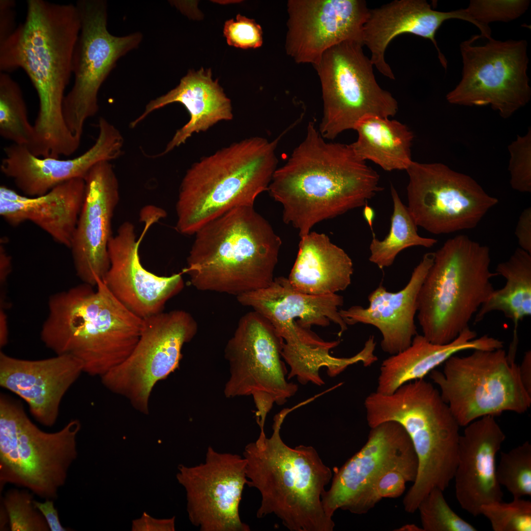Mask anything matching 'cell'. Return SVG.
<instances>
[{
	"label": "cell",
	"instance_id": "6da1fadb",
	"mask_svg": "<svg viewBox=\"0 0 531 531\" xmlns=\"http://www.w3.org/2000/svg\"><path fill=\"white\" fill-rule=\"evenodd\" d=\"M80 27L76 5L28 0L25 21L0 43V71L23 69L37 93L31 145L41 151H60L76 141L63 106Z\"/></svg>",
	"mask_w": 531,
	"mask_h": 531
},
{
	"label": "cell",
	"instance_id": "7a4b0ae2",
	"mask_svg": "<svg viewBox=\"0 0 531 531\" xmlns=\"http://www.w3.org/2000/svg\"><path fill=\"white\" fill-rule=\"evenodd\" d=\"M383 190L380 176L351 144L327 142L313 121L267 191L282 206L283 221L299 237L317 223L365 206Z\"/></svg>",
	"mask_w": 531,
	"mask_h": 531
},
{
	"label": "cell",
	"instance_id": "3957f363",
	"mask_svg": "<svg viewBox=\"0 0 531 531\" xmlns=\"http://www.w3.org/2000/svg\"><path fill=\"white\" fill-rule=\"evenodd\" d=\"M300 406L283 409L274 417L272 435L261 431L245 446L247 485L261 494L258 518L274 514L291 531H332L335 523L322 502L331 470L313 446L292 448L281 438L285 417Z\"/></svg>",
	"mask_w": 531,
	"mask_h": 531
},
{
	"label": "cell",
	"instance_id": "277c9868",
	"mask_svg": "<svg viewBox=\"0 0 531 531\" xmlns=\"http://www.w3.org/2000/svg\"><path fill=\"white\" fill-rule=\"evenodd\" d=\"M50 296L40 331L45 346L56 355L70 354L84 372L101 377L124 361L140 337L143 319L129 311L99 279Z\"/></svg>",
	"mask_w": 531,
	"mask_h": 531
},
{
	"label": "cell",
	"instance_id": "5b68a950",
	"mask_svg": "<svg viewBox=\"0 0 531 531\" xmlns=\"http://www.w3.org/2000/svg\"><path fill=\"white\" fill-rule=\"evenodd\" d=\"M194 235L183 272L196 289L237 296L273 281L282 241L253 206L233 208Z\"/></svg>",
	"mask_w": 531,
	"mask_h": 531
},
{
	"label": "cell",
	"instance_id": "8992f818",
	"mask_svg": "<svg viewBox=\"0 0 531 531\" xmlns=\"http://www.w3.org/2000/svg\"><path fill=\"white\" fill-rule=\"evenodd\" d=\"M288 128L272 141L252 137L230 144L193 164L180 185L176 229L194 235L236 207L253 206L267 191L276 170V150Z\"/></svg>",
	"mask_w": 531,
	"mask_h": 531
},
{
	"label": "cell",
	"instance_id": "52a82bcc",
	"mask_svg": "<svg viewBox=\"0 0 531 531\" xmlns=\"http://www.w3.org/2000/svg\"><path fill=\"white\" fill-rule=\"evenodd\" d=\"M370 428L393 421L405 429L418 460L416 478L403 500L413 513L433 489L444 491L453 479L460 426L440 392L424 379L406 383L391 394L376 391L365 399Z\"/></svg>",
	"mask_w": 531,
	"mask_h": 531
},
{
	"label": "cell",
	"instance_id": "ba28073f",
	"mask_svg": "<svg viewBox=\"0 0 531 531\" xmlns=\"http://www.w3.org/2000/svg\"><path fill=\"white\" fill-rule=\"evenodd\" d=\"M489 248L464 235L447 240L434 252L420 287L417 317L422 335L445 344L465 329L495 290Z\"/></svg>",
	"mask_w": 531,
	"mask_h": 531
},
{
	"label": "cell",
	"instance_id": "9c48e42d",
	"mask_svg": "<svg viewBox=\"0 0 531 531\" xmlns=\"http://www.w3.org/2000/svg\"><path fill=\"white\" fill-rule=\"evenodd\" d=\"M80 421L55 432L42 431L21 403L0 396V491L10 483L45 500H56L77 459Z\"/></svg>",
	"mask_w": 531,
	"mask_h": 531
},
{
	"label": "cell",
	"instance_id": "30bf717a",
	"mask_svg": "<svg viewBox=\"0 0 531 531\" xmlns=\"http://www.w3.org/2000/svg\"><path fill=\"white\" fill-rule=\"evenodd\" d=\"M473 351L466 356L450 357L442 372L429 373L459 426L506 411L526 412L531 395L522 383L515 358L502 348Z\"/></svg>",
	"mask_w": 531,
	"mask_h": 531
},
{
	"label": "cell",
	"instance_id": "8fae6325",
	"mask_svg": "<svg viewBox=\"0 0 531 531\" xmlns=\"http://www.w3.org/2000/svg\"><path fill=\"white\" fill-rule=\"evenodd\" d=\"M363 46L357 41L342 42L326 50L314 66L323 101L318 130L325 140L354 130L367 117L389 118L397 112V101L378 84Z\"/></svg>",
	"mask_w": 531,
	"mask_h": 531
},
{
	"label": "cell",
	"instance_id": "7c38bea8",
	"mask_svg": "<svg viewBox=\"0 0 531 531\" xmlns=\"http://www.w3.org/2000/svg\"><path fill=\"white\" fill-rule=\"evenodd\" d=\"M284 342L270 322L253 310L240 318L225 349L230 376L224 394L228 398L252 395L260 428L273 404H285L298 390L297 384L286 380L287 370L281 359Z\"/></svg>",
	"mask_w": 531,
	"mask_h": 531
},
{
	"label": "cell",
	"instance_id": "4fadbf2b",
	"mask_svg": "<svg viewBox=\"0 0 531 531\" xmlns=\"http://www.w3.org/2000/svg\"><path fill=\"white\" fill-rule=\"evenodd\" d=\"M478 37L474 35L461 43L462 78L447 93L446 100L462 106L490 105L501 117L508 118L531 96L527 43L491 37L485 44L477 45L474 42Z\"/></svg>",
	"mask_w": 531,
	"mask_h": 531
},
{
	"label": "cell",
	"instance_id": "5bb4252c",
	"mask_svg": "<svg viewBox=\"0 0 531 531\" xmlns=\"http://www.w3.org/2000/svg\"><path fill=\"white\" fill-rule=\"evenodd\" d=\"M406 171L407 207L417 226L430 233L473 229L498 203L471 177L444 164L413 161Z\"/></svg>",
	"mask_w": 531,
	"mask_h": 531
},
{
	"label": "cell",
	"instance_id": "9a60e30c",
	"mask_svg": "<svg viewBox=\"0 0 531 531\" xmlns=\"http://www.w3.org/2000/svg\"><path fill=\"white\" fill-rule=\"evenodd\" d=\"M75 5L81 27L72 59L74 84L65 96L63 110L70 131L81 140L86 121L98 110L101 86L117 60L139 46L142 35L120 37L110 33L104 0H80Z\"/></svg>",
	"mask_w": 531,
	"mask_h": 531
},
{
	"label": "cell",
	"instance_id": "2e32d148",
	"mask_svg": "<svg viewBox=\"0 0 531 531\" xmlns=\"http://www.w3.org/2000/svg\"><path fill=\"white\" fill-rule=\"evenodd\" d=\"M198 331V324L187 311L161 312L143 319L139 339L128 357L100 378L113 392L127 398L144 414L154 385L176 370L183 345Z\"/></svg>",
	"mask_w": 531,
	"mask_h": 531
},
{
	"label": "cell",
	"instance_id": "e0dca14e",
	"mask_svg": "<svg viewBox=\"0 0 531 531\" xmlns=\"http://www.w3.org/2000/svg\"><path fill=\"white\" fill-rule=\"evenodd\" d=\"M177 478L186 492L189 519L202 531H249L240 519V502L247 484L246 461L236 454L207 448L204 463L180 465Z\"/></svg>",
	"mask_w": 531,
	"mask_h": 531
},
{
	"label": "cell",
	"instance_id": "ac0fdd59",
	"mask_svg": "<svg viewBox=\"0 0 531 531\" xmlns=\"http://www.w3.org/2000/svg\"><path fill=\"white\" fill-rule=\"evenodd\" d=\"M285 48L298 63L314 66L324 53L347 40L362 42L369 9L362 0H289Z\"/></svg>",
	"mask_w": 531,
	"mask_h": 531
},
{
	"label": "cell",
	"instance_id": "d6986e66",
	"mask_svg": "<svg viewBox=\"0 0 531 531\" xmlns=\"http://www.w3.org/2000/svg\"><path fill=\"white\" fill-rule=\"evenodd\" d=\"M84 202L70 249L83 283L95 287L110 266L108 245L112 221L119 201L118 182L110 161L93 166L84 177Z\"/></svg>",
	"mask_w": 531,
	"mask_h": 531
},
{
	"label": "cell",
	"instance_id": "ffe728a7",
	"mask_svg": "<svg viewBox=\"0 0 531 531\" xmlns=\"http://www.w3.org/2000/svg\"><path fill=\"white\" fill-rule=\"evenodd\" d=\"M153 223L148 220L139 240L132 223L120 225L109 243L110 266L103 279L114 296L142 319L163 312L166 302L184 287L181 273L160 276L146 269L141 263L140 242Z\"/></svg>",
	"mask_w": 531,
	"mask_h": 531
},
{
	"label": "cell",
	"instance_id": "44dd1931",
	"mask_svg": "<svg viewBox=\"0 0 531 531\" xmlns=\"http://www.w3.org/2000/svg\"><path fill=\"white\" fill-rule=\"evenodd\" d=\"M99 133L87 151L72 159L60 160L33 155L26 146L12 144L4 148L1 172L10 178L25 196L45 194L56 186L76 178H84L97 163L120 156L123 139L119 131L103 118L99 119Z\"/></svg>",
	"mask_w": 531,
	"mask_h": 531
},
{
	"label": "cell",
	"instance_id": "7402d4cb",
	"mask_svg": "<svg viewBox=\"0 0 531 531\" xmlns=\"http://www.w3.org/2000/svg\"><path fill=\"white\" fill-rule=\"evenodd\" d=\"M83 372V362L70 354L27 360L0 352V386L23 399L35 419L47 427L55 424L63 396Z\"/></svg>",
	"mask_w": 531,
	"mask_h": 531
},
{
	"label": "cell",
	"instance_id": "603a6c76",
	"mask_svg": "<svg viewBox=\"0 0 531 531\" xmlns=\"http://www.w3.org/2000/svg\"><path fill=\"white\" fill-rule=\"evenodd\" d=\"M505 435L494 416H485L465 426L460 435L453 479L462 508L473 516L481 505L502 501L496 476V457Z\"/></svg>",
	"mask_w": 531,
	"mask_h": 531
},
{
	"label": "cell",
	"instance_id": "cb8c5ba5",
	"mask_svg": "<svg viewBox=\"0 0 531 531\" xmlns=\"http://www.w3.org/2000/svg\"><path fill=\"white\" fill-rule=\"evenodd\" d=\"M236 299L267 319L283 340L296 334L295 325L310 330L313 325L326 327L332 322L340 327L339 336L348 328L339 313L344 303L342 296L305 294L294 288L285 277L274 278L268 286Z\"/></svg>",
	"mask_w": 531,
	"mask_h": 531
},
{
	"label": "cell",
	"instance_id": "d4e9b609",
	"mask_svg": "<svg viewBox=\"0 0 531 531\" xmlns=\"http://www.w3.org/2000/svg\"><path fill=\"white\" fill-rule=\"evenodd\" d=\"M433 260L434 252L424 254L401 290L391 292L381 284L369 295L366 308L355 305L340 310L345 323L347 325L361 323L377 328L382 336L381 348L390 355L407 349L417 334L414 318L418 295Z\"/></svg>",
	"mask_w": 531,
	"mask_h": 531
},
{
	"label": "cell",
	"instance_id": "484cf974",
	"mask_svg": "<svg viewBox=\"0 0 531 531\" xmlns=\"http://www.w3.org/2000/svg\"><path fill=\"white\" fill-rule=\"evenodd\" d=\"M451 19L466 21L477 26L465 8L442 12L433 10L424 0H394L379 8L369 9L363 29L362 42L371 53L370 60L373 65L391 79H395V77L384 59L385 51L393 38L403 33L413 34L431 40L438 52L440 61L446 69L447 60L438 47L435 35L442 24Z\"/></svg>",
	"mask_w": 531,
	"mask_h": 531
},
{
	"label": "cell",
	"instance_id": "4316f807",
	"mask_svg": "<svg viewBox=\"0 0 531 531\" xmlns=\"http://www.w3.org/2000/svg\"><path fill=\"white\" fill-rule=\"evenodd\" d=\"M415 451L404 428L389 421L371 428L361 449L335 470L330 488L322 497L324 509L332 517L346 506L361 490L383 471Z\"/></svg>",
	"mask_w": 531,
	"mask_h": 531
},
{
	"label": "cell",
	"instance_id": "83f0119b",
	"mask_svg": "<svg viewBox=\"0 0 531 531\" xmlns=\"http://www.w3.org/2000/svg\"><path fill=\"white\" fill-rule=\"evenodd\" d=\"M84 178L63 182L44 195L28 197L4 185L0 187V215L10 225L30 221L56 242L70 249L83 206Z\"/></svg>",
	"mask_w": 531,
	"mask_h": 531
},
{
	"label": "cell",
	"instance_id": "f1b7e54d",
	"mask_svg": "<svg viewBox=\"0 0 531 531\" xmlns=\"http://www.w3.org/2000/svg\"><path fill=\"white\" fill-rule=\"evenodd\" d=\"M175 102L185 107L190 119L176 131L161 155L184 144L194 133L205 132L218 122L233 118L230 99L218 81L212 79L211 70L202 68L197 71L190 70L175 88L151 100L130 123L131 127L136 126L154 111Z\"/></svg>",
	"mask_w": 531,
	"mask_h": 531
},
{
	"label": "cell",
	"instance_id": "f546056e",
	"mask_svg": "<svg viewBox=\"0 0 531 531\" xmlns=\"http://www.w3.org/2000/svg\"><path fill=\"white\" fill-rule=\"evenodd\" d=\"M503 346L502 341L487 334L477 338L476 332L470 327L445 344L432 343L422 334H417L409 347L382 362L376 391L391 394L406 383L423 379L459 352L470 350H494Z\"/></svg>",
	"mask_w": 531,
	"mask_h": 531
},
{
	"label": "cell",
	"instance_id": "4dcf8cb0",
	"mask_svg": "<svg viewBox=\"0 0 531 531\" xmlns=\"http://www.w3.org/2000/svg\"><path fill=\"white\" fill-rule=\"evenodd\" d=\"M297 257L288 278L291 285L312 295L337 294L351 284L353 263L341 248L323 233L300 237Z\"/></svg>",
	"mask_w": 531,
	"mask_h": 531
},
{
	"label": "cell",
	"instance_id": "1f68e13d",
	"mask_svg": "<svg viewBox=\"0 0 531 531\" xmlns=\"http://www.w3.org/2000/svg\"><path fill=\"white\" fill-rule=\"evenodd\" d=\"M354 130L357 138L351 145L363 160L371 161L388 172L406 171L413 162L414 135L400 121L370 116L361 120Z\"/></svg>",
	"mask_w": 531,
	"mask_h": 531
},
{
	"label": "cell",
	"instance_id": "d6a6232c",
	"mask_svg": "<svg viewBox=\"0 0 531 531\" xmlns=\"http://www.w3.org/2000/svg\"><path fill=\"white\" fill-rule=\"evenodd\" d=\"M506 280L501 289L494 290L475 315L474 323L486 315L500 311L514 324L513 339L517 340L519 322L531 314V254L517 248L506 261L496 269Z\"/></svg>",
	"mask_w": 531,
	"mask_h": 531
},
{
	"label": "cell",
	"instance_id": "836d02e7",
	"mask_svg": "<svg viewBox=\"0 0 531 531\" xmlns=\"http://www.w3.org/2000/svg\"><path fill=\"white\" fill-rule=\"evenodd\" d=\"M332 347H314L305 345L291 346L284 342L281 353L282 357L290 367L288 379L296 377L302 384L312 383L321 386L324 382L320 375V369L327 368V374L335 377L351 365L361 362L364 367L373 364L376 356L373 350L368 346L350 357H336L331 356L329 350Z\"/></svg>",
	"mask_w": 531,
	"mask_h": 531
},
{
	"label": "cell",
	"instance_id": "e575fe53",
	"mask_svg": "<svg viewBox=\"0 0 531 531\" xmlns=\"http://www.w3.org/2000/svg\"><path fill=\"white\" fill-rule=\"evenodd\" d=\"M390 191L393 207L389 232L382 240L374 236L369 247V261L381 269L391 266L399 253L407 248L415 246L430 248L437 242L436 239L418 234L417 226L407 206L392 185Z\"/></svg>",
	"mask_w": 531,
	"mask_h": 531
},
{
	"label": "cell",
	"instance_id": "d590c367",
	"mask_svg": "<svg viewBox=\"0 0 531 531\" xmlns=\"http://www.w3.org/2000/svg\"><path fill=\"white\" fill-rule=\"evenodd\" d=\"M418 460L415 451L373 477L346 506L352 513H367L383 498H396L405 490L408 482H414Z\"/></svg>",
	"mask_w": 531,
	"mask_h": 531
},
{
	"label": "cell",
	"instance_id": "8d00e7d4",
	"mask_svg": "<svg viewBox=\"0 0 531 531\" xmlns=\"http://www.w3.org/2000/svg\"><path fill=\"white\" fill-rule=\"evenodd\" d=\"M33 134L22 90L8 74L0 73V135L12 144L27 147Z\"/></svg>",
	"mask_w": 531,
	"mask_h": 531
},
{
	"label": "cell",
	"instance_id": "74e56055",
	"mask_svg": "<svg viewBox=\"0 0 531 531\" xmlns=\"http://www.w3.org/2000/svg\"><path fill=\"white\" fill-rule=\"evenodd\" d=\"M496 476L500 485L506 488L513 498L531 496V444L529 442L501 453Z\"/></svg>",
	"mask_w": 531,
	"mask_h": 531
},
{
	"label": "cell",
	"instance_id": "f35d334b",
	"mask_svg": "<svg viewBox=\"0 0 531 531\" xmlns=\"http://www.w3.org/2000/svg\"><path fill=\"white\" fill-rule=\"evenodd\" d=\"M419 511L423 531H475L472 525L462 519L449 506L443 491L432 490L421 501Z\"/></svg>",
	"mask_w": 531,
	"mask_h": 531
},
{
	"label": "cell",
	"instance_id": "ab89813d",
	"mask_svg": "<svg viewBox=\"0 0 531 531\" xmlns=\"http://www.w3.org/2000/svg\"><path fill=\"white\" fill-rule=\"evenodd\" d=\"M33 495L27 489L12 488L1 498L11 531H50L44 517L34 505Z\"/></svg>",
	"mask_w": 531,
	"mask_h": 531
},
{
	"label": "cell",
	"instance_id": "60d3db41",
	"mask_svg": "<svg viewBox=\"0 0 531 531\" xmlns=\"http://www.w3.org/2000/svg\"><path fill=\"white\" fill-rule=\"evenodd\" d=\"M529 0H472L465 8L479 27L480 38H491L488 25L495 22H510L528 10Z\"/></svg>",
	"mask_w": 531,
	"mask_h": 531
},
{
	"label": "cell",
	"instance_id": "b9f144b4",
	"mask_svg": "<svg viewBox=\"0 0 531 531\" xmlns=\"http://www.w3.org/2000/svg\"><path fill=\"white\" fill-rule=\"evenodd\" d=\"M480 514L489 521L494 531H531V502L521 498L482 505Z\"/></svg>",
	"mask_w": 531,
	"mask_h": 531
},
{
	"label": "cell",
	"instance_id": "7bdbcfd3",
	"mask_svg": "<svg viewBox=\"0 0 531 531\" xmlns=\"http://www.w3.org/2000/svg\"><path fill=\"white\" fill-rule=\"evenodd\" d=\"M510 153L508 170L512 188L522 193L531 192V131L518 136L508 147Z\"/></svg>",
	"mask_w": 531,
	"mask_h": 531
},
{
	"label": "cell",
	"instance_id": "ee69618b",
	"mask_svg": "<svg viewBox=\"0 0 531 531\" xmlns=\"http://www.w3.org/2000/svg\"><path fill=\"white\" fill-rule=\"evenodd\" d=\"M224 35L230 46L244 49L257 48L263 43V31L256 21L240 14L236 20L227 21L224 26Z\"/></svg>",
	"mask_w": 531,
	"mask_h": 531
},
{
	"label": "cell",
	"instance_id": "f6af8a7d",
	"mask_svg": "<svg viewBox=\"0 0 531 531\" xmlns=\"http://www.w3.org/2000/svg\"><path fill=\"white\" fill-rule=\"evenodd\" d=\"M175 517L157 519L144 512L141 517L132 521L133 531H174Z\"/></svg>",
	"mask_w": 531,
	"mask_h": 531
},
{
	"label": "cell",
	"instance_id": "bcb514c9",
	"mask_svg": "<svg viewBox=\"0 0 531 531\" xmlns=\"http://www.w3.org/2000/svg\"><path fill=\"white\" fill-rule=\"evenodd\" d=\"M14 7L13 0L0 1V43L6 39L16 29Z\"/></svg>",
	"mask_w": 531,
	"mask_h": 531
},
{
	"label": "cell",
	"instance_id": "7dc6e473",
	"mask_svg": "<svg viewBox=\"0 0 531 531\" xmlns=\"http://www.w3.org/2000/svg\"><path fill=\"white\" fill-rule=\"evenodd\" d=\"M520 248L531 254V208L522 212L515 232Z\"/></svg>",
	"mask_w": 531,
	"mask_h": 531
},
{
	"label": "cell",
	"instance_id": "c3c4849f",
	"mask_svg": "<svg viewBox=\"0 0 531 531\" xmlns=\"http://www.w3.org/2000/svg\"><path fill=\"white\" fill-rule=\"evenodd\" d=\"M44 502H39L33 500V504L36 508L41 513L45 519L51 531H72L68 528L63 527L60 522L57 509L55 508L54 501L45 500Z\"/></svg>",
	"mask_w": 531,
	"mask_h": 531
},
{
	"label": "cell",
	"instance_id": "681fc988",
	"mask_svg": "<svg viewBox=\"0 0 531 531\" xmlns=\"http://www.w3.org/2000/svg\"><path fill=\"white\" fill-rule=\"evenodd\" d=\"M519 372L522 383L526 390L531 395V351L525 353L522 362L519 365Z\"/></svg>",
	"mask_w": 531,
	"mask_h": 531
},
{
	"label": "cell",
	"instance_id": "f907efd6",
	"mask_svg": "<svg viewBox=\"0 0 531 531\" xmlns=\"http://www.w3.org/2000/svg\"><path fill=\"white\" fill-rule=\"evenodd\" d=\"M11 259L6 251L3 243L0 245V282L3 286L6 284L7 277L11 271Z\"/></svg>",
	"mask_w": 531,
	"mask_h": 531
},
{
	"label": "cell",
	"instance_id": "816d5d0a",
	"mask_svg": "<svg viewBox=\"0 0 531 531\" xmlns=\"http://www.w3.org/2000/svg\"><path fill=\"white\" fill-rule=\"evenodd\" d=\"M6 315L3 309H0V346L3 347L8 341V329Z\"/></svg>",
	"mask_w": 531,
	"mask_h": 531
},
{
	"label": "cell",
	"instance_id": "f5cc1de1",
	"mask_svg": "<svg viewBox=\"0 0 531 531\" xmlns=\"http://www.w3.org/2000/svg\"><path fill=\"white\" fill-rule=\"evenodd\" d=\"M363 214L369 226L372 230V221L374 216V211L370 206L366 205L364 207Z\"/></svg>",
	"mask_w": 531,
	"mask_h": 531
},
{
	"label": "cell",
	"instance_id": "db71d44e",
	"mask_svg": "<svg viewBox=\"0 0 531 531\" xmlns=\"http://www.w3.org/2000/svg\"><path fill=\"white\" fill-rule=\"evenodd\" d=\"M398 531H423L422 528H419L414 524L405 525L397 530Z\"/></svg>",
	"mask_w": 531,
	"mask_h": 531
}]
</instances>
